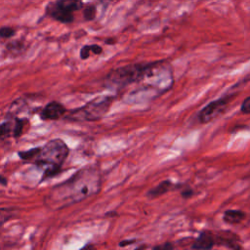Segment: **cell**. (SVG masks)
Segmentation results:
<instances>
[{"mask_svg":"<svg viewBox=\"0 0 250 250\" xmlns=\"http://www.w3.org/2000/svg\"><path fill=\"white\" fill-rule=\"evenodd\" d=\"M101 183V174L97 167H84L64 182L53 187L45 197V203L51 209L65 208L97 194Z\"/></svg>","mask_w":250,"mask_h":250,"instance_id":"6da1fadb","label":"cell"},{"mask_svg":"<svg viewBox=\"0 0 250 250\" xmlns=\"http://www.w3.org/2000/svg\"><path fill=\"white\" fill-rule=\"evenodd\" d=\"M21 159L31 161L36 166L43 168L41 182L59 174L62 166L69 154L67 145L62 139H52L41 146L18 152Z\"/></svg>","mask_w":250,"mask_h":250,"instance_id":"7a4b0ae2","label":"cell"},{"mask_svg":"<svg viewBox=\"0 0 250 250\" xmlns=\"http://www.w3.org/2000/svg\"><path fill=\"white\" fill-rule=\"evenodd\" d=\"M160 62L158 61L131 63L111 69L104 77V86L109 89H121L130 84L142 82L157 68Z\"/></svg>","mask_w":250,"mask_h":250,"instance_id":"3957f363","label":"cell"},{"mask_svg":"<svg viewBox=\"0 0 250 250\" xmlns=\"http://www.w3.org/2000/svg\"><path fill=\"white\" fill-rule=\"evenodd\" d=\"M112 102L113 97L111 96L97 97L84 105L71 110L65 115L64 118L73 122H89L100 120L108 111Z\"/></svg>","mask_w":250,"mask_h":250,"instance_id":"277c9868","label":"cell"},{"mask_svg":"<svg viewBox=\"0 0 250 250\" xmlns=\"http://www.w3.org/2000/svg\"><path fill=\"white\" fill-rule=\"evenodd\" d=\"M82 6V0H57L46 8V12L56 21L69 23L73 21V12L80 10Z\"/></svg>","mask_w":250,"mask_h":250,"instance_id":"5b68a950","label":"cell"},{"mask_svg":"<svg viewBox=\"0 0 250 250\" xmlns=\"http://www.w3.org/2000/svg\"><path fill=\"white\" fill-rule=\"evenodd\" d=\"M229 102V97L220 98L218 100H215L211 103H209L207 105H205L198 114V119L200 123L204 124L207 122H210L215 117H217L219 114H221L224 109L226 108L227 104Z\"/></svg>","mask_w":250,"mask_h":250,"instance_id":"8992f818","label":"cell"},{"mask_svg":"<svg viewBox=\"0 0 250 250\" xmlns=\"http://www.w3.org/2000/svg\"><path fill=\"white\" fill-rule=\"evenodd\" d=\"M28 125V121L23 118L11 117L10 120H6L0 124V139L5 137L20 138L23 132L24 128Z\"/></svg>","mask_w":250,"mask_h":250,"instance_id":"52a82bcc","label":"cell"},{"mask_svg":"<svg viewBox=\"0 0 250 250\" xmlns=\"http://www.w3.org/2000/svg\"><path fill=\"white\" fill-rule=\"evenodd\" d=\"M67 110L63 104L59 102L52 101L48 103L39 112L42 120H58L66 114Z\"/></svg>","mask_w":250,"mask_h":250,"instance_id":"ba28073f","label":"cell"},{"mask_svg":"<svg viewBox=\"0 0 250 250\" xmlns=\"http://www.w3.org/2000/svg\"><path fill=\"white\" fill-rule=\"evenodd\" d=\"M215 245V237L209 231H203L191 245L192 249H211Z\"/></svg>","mask_w":250,"mask_h":250,"instance_id":"9c48e42d","label":"cell"},{"mask_svg":"<svg viewBox=\"0 0 250 250\" xmlns=\"http://www.w3.org/2000/svg\"><path fill=\"white\" fill-rule=\"evenodd\" d=\"M172 187H174V185L172 184V182L170 180L162 181L156 187H154L153 188L148 190L147 196L150 198H156V197L161 196L162 194L166 193L167 191H169L172 188Z\"/></svg>","mask_w":250,"mask_h":250,"instance_id":"30bf717a","label":"cell"},{"mask_svg":"<svg viewBox=\"0 0 250 250\" xmlns=\"http://www.w3.org/2000/svg\"><path fill=\"white\" fill-rule=\"evenodd\" d=\"M245 218V213L240 210H227L224 213L223 220L230 225H235L242 222Z\"/></svg>","mask_w":250,"mask_h":250,"instance_id":"8fae6325","label":"cell"},{"mask_svg":"<svg viewBox=\"0 0 250 250\" xmlns=\"http://www.w3.org/2000/svg\"><path fill=\"white\" fill-rule=\"evenodd\" d=\"M217 237L219 239V242H221V244H224L230 248H238L239 247V245L237 244V237L232 232L223 231Z\"/></svg>","mask_w":250,"mask_h":250,"instance_id":"7c38bea8","label":"cell"},{"mask_svg":"<svg viewBox=\"0 0 250 250\" xmlns=\"http://www.w3.org/2000/svg\"><path fill=\"white\" fill-rule=\"evenodd\" d=\"M96 14H97V10H96V7L93 6V5H89L85 8L84 12H83V16H84V19L86 21H92L95 19L96 17Z\"/></svg>","mask_w":250,"mask_h":250,"instance_id":"4fadbf2b","label":"cell"},{"mask_svg":"<svg viewBox=\"0 0 250 250\" xmlns=\"http://www.w3.org/2000/svg\"><path fill=\"white\" fill-rule=\"evenodd\" d=\"M14 35H15V29H13L12 27H9V26L0 27V38L8 39L13 37Z\"/></svg>","mask_w":250,"mask_h":250,"instance_id":"5bb4252c","label":"cell"},{"mask_svg":"<svg viewBox=\"0 0 250 250\" xmlns=\"http://www.w3.org/2000/svg\"><path fill=\"white\" fill-rule=\"evenodd\" d=\"M90 53L92 52V45H85L80 50V58L82 60H86L90 57Z\"/></svg>","mask_w":250,"mask_h":250,"instance_id":"9a60e30c","label":"cell"},{"mask_svg":"<svg viewBox=\"0 0 250 250\" xmlns=\"http://www.w3.org/2000/svg\"><path fill=\"white\" fill-rule=\"evenodd\" d=\"M241 111L243 113H250V96L243 101L241 104Z\"/></svg>","mask_w":250,"mask_h":250,"instance_id":"2e32d148","label":"cell"},{"mask_svg":"<svg viewBox=\"0 0 250 250\" xmlns=\"http://www.w3.org/2000/svg\"><path fill=\"white\" fill-rule=\"evenodd\" d=\"M7 184H8V180H7V178H5V177H3L2 175H0V185H2V186H7Z\"/></svg>","mask_w":250,"mask_h":250,"instance_id":"e0dca14e","label":"cell"},{"mask_svg":"<svg viewBox=\"0 0 250 250\" xmlns=\"http://www.w3.org/2000/svg\"><path fill=\"white\" fill-rule=\"evenodd\" d=\"M182 194H183L184 197H188V196H190L192 194V191H191V189H186V190L183 191Z\"/></svg>","mask_w":250,"mask_h":250,"instance_id":"ac0fdd59","label":"cell"},{"mask_svg":"<svg viewBox=\"0 0 250 250\" xmlns=\"http://www.w3.org/2000/svg\"><path fill=\"white\" fill-rule=\"evenodd\" d=\"M134 241H135V240H123V241H121V242L119 243V245H120V246H125V245H127V244L134 243Z\"/></svg>","mask_w":250,"mask_h":250,"instance_id":"d6986e66","label":"cell"},{"mask_svg":"<svg viewBox=\"0 0 250 250\" xmlns=\"http://www.w3.org/2000/svg\"><path fill=\"white\" fill-rule=\"evenodd\" d=\"M114 42V40L112 39V40H105V43H107V44H112Z\"/></svg>","mask_w":250,"mask_h":250,"instance_id":"ffe728a7","label":"cell"}]
</instances>
